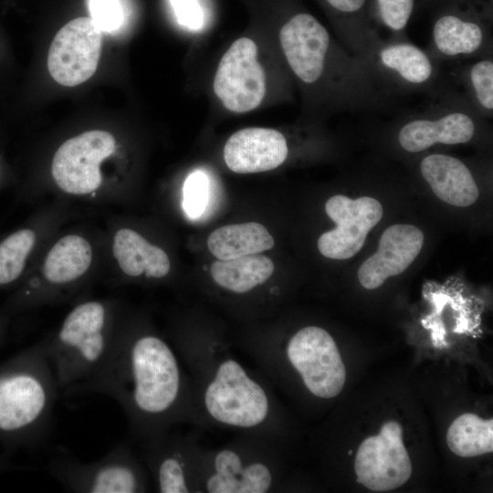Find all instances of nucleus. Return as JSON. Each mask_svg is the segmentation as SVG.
<instances>
[{
	"label": "nucleus",
	"instance_id": "obj_1",
	"mask_svg": "<svg viewBox=\"0 0 493 493\" xmlns=\"http://www.w3.org/2000/svg\"><path fill=\"white\" fill-rule=\"evenodd\" d=\"M81 393L114 399L139 442L176 425H193L188 373L173 346L144 324L121 325L102 365L66 394Z\"/></svg>",
	"mask_w": 493,
	"mask_h": 493
},
{
	"label": "nucleus",
	"instance_id": "obj_2",
	"mask_svg": "<svg viewBox=\"0 0 493 493\" xmlns=\"http://www.w3.org/2000/svg\"><path fill=\"white\" fill-rule=\"evenodd\" d=\"M173 346L189 376L193 425L283 442L286 417L272 384L238 360L221 332L180 329Z\"/></svg>",
	"mask_w": 493,
	"mask_h": 493
},
{
	"label": "nucleus",
	"instance_id": "obj_3",
	"mask_svg": "<svg viewBox=\"0 0 493 493\" xmlns=\"http://www.w3.org/2000/svg\"><path fill=\"white\" fill-rule=\"evenodd\" d=\"M286 61L311 94L335 110L369 112L389 105L368 62L332 39L313 16L299 13L279 30Z\"/></svg>",
	"mask_w": 493,
	"mask_h": 493
},
{
	"label": "nucleus",
	"instance_id": "obj_4",
	"mask_svg": "<svg viewBox=\"0 0 493 493\" xmlns=\"http://www.w3.org/2000/svg\"><path fill=\"white\" fill-rule=\"evenodd\" d=\"M273 385L288 387L294 378L315 399L330 400L342 391L346 368L331 334L322 327L307 325L288 337L260 330L236 342Z\"/></svg>",
	"mask_w": 493,
	"mask_h": 493
},
{
	"label": "nucleus",
	"instance_id": "obj_5",
	"mask_svg": "<svg viewBox=\"0 0 493 493\" xmlns=\"http://www.w3.org/2000/svg\"><path fill=\"white\" fill-rule=\"evenodd\" d=\"M58 394L44 341L0 364V445L7 456L47 441Z\"/></svg>",
	"mask_w": 493,
	"mask_h": 493
},
{
	"label": "nucleus",
	"instance_id": "obj_6",
	"mask_svg": "<svg viewBox=\"0 0 493 493\" xmlns=\"http://www.w3.org/2000/svg\"><path fill=\"white\" fill-rule=\"evenodd\" d=\"M115 312L105 301L80 302L44 340L59 394L87 381L107 359L121 327Z\"/></svg>",
	"mask_w": 493,
	"mask_h": 493
},
{
	"label": "nucleus",
	"instance_id": "obj_7",
	"mask_svg": "<svg viewBox=\"0 0 493 493\" xmlns=\"http://www.w3.org/2000/svg\"><path fill=\"white\" fill-rule=\"evenodd\" d=\"M282 443L257 435L238 434L215 448H204L202 493L278 491L283 471Z\"/></svg>",
	"mask_w": 493,
	"mask_h": 493
},
{
	"label": "nucleus",
	"instance_id": "obj_8",
	"mask_svg": "<svg viewBox=\"0 0 493 493\" xmlns=\"http://www.w3.org/2000/svg\"><path fill=\"white\" fill-rule=\"evenodd\" d=\"M427 95L424 107L393 124V138L401 151L415 154L436 144L469 143L485 131L486 119L456 89L439 83Z\"/></svg>",
	"mask_w": 493,
	"mask_h": 493
},
{
	"label": "nucleus",
	"instance_id": "obj_9",
	"mask_svg": "<svg viewBox=\"0 0 493 493\" xmlns=\"http://www.w3.org/2000/svg\"><path fill=\"white\" fill-rule=\"evenodd\" d=\"M48 471L66 489L78 493H143L151 490V477L139 453L121 443L93 462H80L59 453Z\"/></svg>",
	"mask_w": 493,
	"mask_h": 493
},
{
	"label": "nucleus",
	"instance_id": "obj_10",
	"mask_svg": "<svg viewBox=\"0 0 493 493\" xmlns=\"http://www.w3.org/2000/svg\"><path fill=\"white\" fill-rule=\"evenodd\" d=\"M200 434L167 430L140 441L139 455L159 493H202Z\"/></svg>",
	"mask_w": 493,
	"mask_h": 493
},
{
	"label": "nucleus",
	"instance_id": "obj_11",
	"mask_svg": "<svg viewBox=\"0 0 493 493\" xmlns=\"http://www.w3.org/2000/svg\"><path fill=\"white\" fill-rule=\"evenodd\" d=\"M367 62L389 96L429 93L440 83L441 64L408 39H383L372 45Z\"/></svg>",
	"mask_w": 493,
	"mask_h": 493
},
{
	"label": "nucleus",
	"instance_id": "obj_12",
	"mask_svg": "<svg viewBox=\"0 0 493 493\" xmlns=\"http://www.w3.org/2000/svg\"><path fill=\"white\" fill-rule=\"evenodd\" d=\"M111 133L93 130L63 142L57 150L51 165L56 184L65 193L89 194L102 183L101 163L115 151Z\"/></svg>",
	"mask_w": 493,
	"mask_h": 493
},
{
	"label": "nucleus",
	"instance_id": "obj_13",
	"mask_svg": "<svg viewBox=\"0 0 493 493\" xmlns=\"http://www.w3.org/2000/svg\"><path fill=\"white\" fill-rule=\"evenodd\" d=\"M354 470L357 482L375 492L395 489L410 478L412 464L397 421L385 422L378 435L361 443Z\"/></svg>",
	"mask_w": 493,
	"mask_h": 493
},
{
	"label": "nucleus",
	"instance_id": "obj_14",
	"mask_svg": "<svg viewBox=\"0 0 493 493\" xmlns=\"http://www.w3.org/2000/svg\"><path fill=\"white\" fill-rule=\"evenodd\" d=\"M213 87L216 97L230 111L244 113L260 105L267 89L266 75L252 39L238 38L226 51Z\"/></svg>",
	"mask_w": 493,
	"mask_h": 493
},
{
	"label": "nucleus",
	"instance_id": "obj_15",
	"mask_svg": "<svg viewBox=\"0 0 493 493\" xmlns=\"http://www.w3.org/2000/svg\"><path fill=\"white\" fill-rule=\"evenodd\" d=\"M325 212L335 223V228L320 235L318 249L322 256L337 260L349 259L358 254L367 235L383 215V206L375 198L351 199L343 194L329 198Z\"/></svg>",
	"mask_w": 493,
	"mask_h": 493
},
{
	"label": "nucleus",
	"instance_id": "obj_16",
	"mask_svg": "<svg viewBox=\"0 0 493 493\" xmlns=\"http://www.w3.org/2000/svg\"><path fill=\"white\" fill-rule=\"evenodd\" d=\"M101 51V31L89 17L67 23L55 36L48 51L47 68L59 84L74 87L95 73Z\"/></svg>",
	"mask_w": 493,
	"mask_h": 493
},
{
	"label": "nucleus",
	"instance_id": "obj_17",
	"mask_svg": "<svg viewBox=\"0 0 493 493\" xmlns=\"http://www.w3.org/2000/svg\"><path fill=\"white\" fill-rule=\"evenodd\" d=\"M492 45L491 33L481 20L468 15L446 13L435 19L425 49L442 65L492 56Z\"/></svg>",
	"mask_w": 493,
	"mask_h": 493
},
{
	"label": "nucleus",
	"instance_id": "obj_18",
	"mask_svg": "<svg viewBox=\"0 0 493 493\" xmlns=\"http://www.w3.org/2000/svg\"><path fill=\"white\" fill-rule=\"evenodd\" d=\"M424 234L414 225L395 224L382 234L378 249L360 266L357 277L366 289H375L390 277L402 274L424 245Z\"/></svg>",
	"mask_w": 493,
	"mask_h": 493
},
{
	"label": "nucleus",
	"instance_id": "obj_19",
	"mask_svg": "<svg viewBox=\"0 0 493 493\" xmlns=\"http://www.w3.org/2000/svg\"><path fill=\"white\" fill-rule=\"evenodd\" d=\"M284 134L269 128H245L233 133L224 147L226 166L236 173H255L280 166L288 158Z\"/></svg>",
	"mask_w": 493,
	"mask_h": 493
},
{
	"label": "nucleus",
	"instance_id": "obj_20",
	"mask_svg": "<svg viewBox=\"0 0 493 493\" xmlns=\"http://www.w3.org/2000/svg\"><path fill=\"white\" fill-rule=\"evenodd\" d=\"M419 172L433 193L448 205L467 207L478 199L479 190L473 173L457 157L429 153L421 159Z\"/></svg>",
	"mask_w": 493,
	"mask_h": 493
},
{
	"label": "nucleus",
	"instance_id": "obj_21",
	"mask_svg": "<svg viewBox=\"0 0 493 493\" xmlns=\"http://www.w3.org/2000/svg\"><path fill=\"white\" fill-rule=\"evenodd\" d=\"M112 252L127 276L137 278L144 274L147 278L159 279L170 272L171 262L166 252L132 229L121 228L115 233Z\"/></svg>",
	"mask_w": 493,
	"mask_h": 493
},
{
	"label": "nucleus",
	"instance_id": "obj_22",
	"mask_svg": "<svg viewBox=\"0 0 493 493\" xmlns=\"http://www.w3.org/2000/svg\"><path fill=\"white\" fill-rule=\"evenodd\" d=\"M92 261L89 242L77 234L59 238L45 257L42 275L46 286L60 288L78 281Z\"/></svg>",
	"mask_w": 493,
	"mask_h": 493
},
{
	"label": "nucleus",
	"instance_id": "obj_23",
	"mask_svg": "<svg viewBox=\"0 0 493 493\" xmlns=\"http://www.w3.org/2000/svg\"><path fill=\"white\" fill-rule=\"evenodd\" d=\"M273 261L264 255H246L214 262L210 267L214 282L222 289L245 296L263 285L274 272Z\"/></svg>",
	"mask_w": 493,
	"mask_h": 493
},
{
	"label": "nucleus",
	"instance_id": "obj_24",
	"mask_svg": "<svg viewBox=\"0 0 493 493\" xmlns=\"http://www.w3.org/2000/svg\"><path fill=\"white\" fill-rule=\"evenodd\" d=\"M274 245L275 240L268 230L256 222L221 226L207 239L209 251L220 260L261 253Z\"/></svg>",
	"mask_w": 493,
	"mask_h": 493
},
{
	"label": "nucleus",
	"instance_id": "obj_25",
	"mask_svg": "<svg viewBox=\"0 0 493 493\" xmlns=\"http://www.w3.org/2000/svg\"><path fill=\"white\" fill-rule=\"evenodd\" d=\"M457 90L482 118L493 116V56L475 58L456 68Z\"/></svg>",
	"mask_w": 493,
	"mask_h": 493
},
{
	"label": "nucleus",
	"instance_id": "obj_26",
	"mask_svg": "<svg viewBox=\"0 0 493 493\" xmlns=\"http://www.w3.org/2000/svg\"><path fill=\"white\" fill-rule=\"evenodd\" d=\"M446 444L461 457H474L493 451V419L475 414L457 416L448 427Z\"/></svg>",
	"mask_w": 493,
	"mask_h": 493
},
{
	"label": "nucleus",
	"instance_id": "obj_27",
	"mask_svg": "<svg viewBox=\"0 0 493 493\" xmlns=\"http://www.w3.org/2000/svg\"><path fill=\"white\" fill-rule=\"evenodd\" d=\"M376 5L379 19L393 34L392 38L404 39L414 0H376Z\"/></svg>",
	"mask_w": 493,
	"mask_h": 493
},
{
	"label": "nucleus",
	"instance_id": "obj_28",
	"mask_svg": "<svg viewBox=\"0 0 493 493\" xmlns=\"http://www.w3.org/2000/svg\"><path fill=\"white\" fill-rule=\"evenodd\" d=\"M209 181L202 171L193 172L184 185L183 206L186 214L196 218L205 209L208 201Z\"/></svg>",
	"mask_w": 493,
	"mask_h": 493
},
{
	"label": "nucleus",
	"instance_id": "obj_29",
	"mask_svg": "<svg viewBox=\"0 0 493 493\" xmlns=\"http://www.w3.org/2000/svg\"><path fill=\"white\" fill-rule=\"evenodd\" d=\"M91 19L100 31L117 30L123 19L119 0H89Z\"/></svg>",
	"mask_w": 493,
	"mask_h": 493
},
{
	"label": "nucleus",
	"instance_id": "obj_30",
	"mask_svg": "<svg viewBox=\"0 0 493 493\" xmlns=\"http://www.w3.org/2000/svg\"><path fill=\"white\" fill-rule=\"evenodd\" d=\"M178 21L190 29L203 25V12L196 0H171Z\"/></svg>",
	"mask_w": 493,
	"mask_h": 493
},
{
	"label": "nucleus",
	"instance_id": "obj_31",
	"mask_svg": "<svg viewBox=\"0 0 493 493\" xmlns=\"http://www.w3.org/2000/svg\"><path fill=\"white\" fill-rule=\"evenodd\" d=\"M5 314L6 313H0V347L3 343L6 328V318Z\"/></svg>",
	"mask_w": 493,
	"mask_h": 493
},
{
	"label": "nucleus",
	"instance_id": "obj_32",
	"mask_svg": "<svg viewBox=\"0 0 493 493\" xmlns=\"http://www.w3.org/2000/svg\"><path fill=\"white\" fill-rule=\"evenodd\" d=\"M9 467V456L0 453V474Z\"/></svg>",
	"mask_w": 493,
	"mask_h": 493
},
{
	"label": "nucleus",
	"instance_id": "obj_33",
	"mask_svg": "<svg viewBox=\"0 0 493 493\" xmlns=\"http://www.w3.org/2000/svg\"><path fill=\"white\" fill-rule=\"evenodd\" d=\"M0 177H1V172H0Z\"/></svg>",
	"mask_w": 493,
	"mask_h": 493
}]
</instances>
